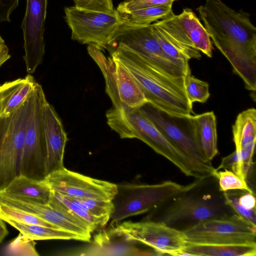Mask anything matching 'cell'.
Listing matches in <instances>:
<instances>
[{"instance_id":"obj_4","label":"cell","mask_w":256,"mask_h":256,"mask_svg":"<svg viewBox=\"0 0 256 256\" xmlns=\"http://www.w3.org/2000/svg\"><path fill=\"white\" fill-rule=\"evenodd\" d=\"M200 180L162 204V210L155 220L182 231L206 220L235 213L220 190L202 191Z\"/></svg>"},{"instance_id":"obj_38","label":"cell","mask_w":256,"mask_h":256,"mask_svg":"<svg viewBox=\"0 0 256 256\" xmlns=\"http://www.w3.org/2000/svg\"><path fill=\"white\" fill-rule=\"evenodd\" d=\"M80 8L102 12H114L112 0H74Z\"/></svg>"},{"instance_id":"obj_12","label":"cell","mask_w":256,"mask_h":256,"mask_svg":"<svg viewBox=\"0 0 256 256\" xmlns=\"http://www.w3.org/2000/svg\"><path fill=\"white\" fill-rule=\"evenodd\" d=\"M114 224L116 230L150 247L158 256H178L188 243L183 231L157 220L124 221Z\"/></svg>"},{"instance_id":"obj_35","label":"cell","mask_w":256,"mask_h":256,"mask_svg":"<svg viewBox=\"0 0 256 256\" xmlns=\"http://www.w3.org/2000/svg\"><path fill=\"white\" fill-rule=\"evenodd\" d=\"M240 192L234 190L223 192L225 201L233 211L239 216L256 224V210H248L242 206L238 202Z\"/></svg>"},{"instance_id":"obj_24","label":"cell","mask_w":256,"mask_h":256,"mask_svg":"<svg viewBox=\"0 0 256 256\" xmlns=\"http://www.w3.org/2000/svg\"><path fill=\"white\" fill-rule=\"evenodd\" d=\"M198 139L206 158L210 162L218 154L216 117L213 112L194 115Z\"/></svg>"},{"instance_id":"obj_36","label":"cell","mask_w":256,"mask_h":256,"mask_svg":"<svg viewBox=\"0 0 256 256\" xmlns=\"http://www.w3.org/2000/svg\"><path fill=\"white\" fill-rule=\"evenodd\" d=\"M178 0H124L116 9L117 12L133 10L158 5H172Z\"/></svg>"},{"instance_id":"obj_39","label":"cell","mask_w":256,"mask_h":256,"mask_svg":"<svg viewBox=\"0 0 256 256\" xmlns=\"http://www.w3.org/2000/svg\"><path fill=\"white\" fill-rule=\"evenodd\" d=\"M18 0H0V22H10V14L18 7Z\"/></svg>"},{"instance_id":"obj_30","label":"cell","mask_w":256,"mask_h":256,"mask_svg":"<svg viewBox=\"0 0 256 256\" xmlns=\"http://www.w3.org/2000/svg\"><path fill=\"white\" fill-rule=\"evenodd\" d=\"M69 198L90 214L96 217H106L110 219L114 209L112 200L86 198Z\"/></svg>"},{"instance_id":"obj_2","label":"cell","mask_w":256,"mask_h":256,"mask_svg":"<svg viewBox=\"0 0 256 256\" xmlns=\"http://www.w3.org/2000/svg\"><path fill=\"white\" fill-rule=\"evenodd\" d=\"M110 48L111 57L120 62L134 78L148 102L166 112L185 116L193 113L185 88L186 76L164 72L134 52L122 46Z\"/></svg>"},{"instance_id":"obj_20","label":"cell","mask_w":256,"mask_h":256,"mask_svg":"<svg viewBox=\"0 0 256 256\" xmlns=\"http://www.w3.org/2000/svg\"><path fill=\"white\" fill-rule=\"evenodd\" d=\"M0 192L20 200L46 204L50 200L52 191L44 180H34L20 174Z\"/></svg>"},{"instance_id":"obj_18","label":"cell","mask_w":256,"mask_h":256,"mask_svg":"<svg viewBox=\"0 0 256 256\" xmlns=\"http://www.w3.org/2000/svg\"><path fill=\"white\" fill-rule=\"evenodd\" d=\"M6 204L36 215L46 222L80 236L82 240L90 242L92 233L90 228L79 219L48 204H40L8 197Z\"/></svg>"},{"instance_id":"obj_42","label":"cell","mask_w":256,"mask_h":256,"mask_svg":"<svg viewBox=\"0 0 256 256\" xmlns=\"http://www.w3.org/2000/svg\"><path fill=\"white\" fill-rule=\"evenodd\" d=\"M8 234L4 221L0 218V242H2Z\"/></svg>"},{"instance_id":"obj_13","label":"cell","mask_w":256,"mask_h":256,"mask_svg":"<svg viewBox=\"0 0 256 256\" xmlns=\"http://www.w3.org/2000/svg\"><path fill=\"white\" fill-rule=\"evenodd\" d=\"M154 23L175 42L194 57L200 59V52L212 57L213 46L210 38L204 26L194 12L184 8L179 14H174Z\"/></svg>"},{"instance_id":"obj_40","label":"cell","mask_w":256,"mask_h":256,"mask_svg":"<svg viewBox=\"0 0 256 256\" xmlns=\"http://www.w3.org/2000/svg\"><path fill=\"white\" fill-rule=\"evenodd\" d=\"M238 203L243 208L248 210H256V198L254 194L248 192H240Z\"/></svg>"},{"instance_id":"obj_3","label":"cell","mask_w":256,"mask_h":256,"mask_svg":"<svg viewBox=\"0 0 256 256\" xmlns=\"http://www.w3.org/2000/svg\"><path fill=\"white\" fill-rule=\"evenodd\" d=\"M108 124L121 138H138L166 158L188 176L201 179L215 176L189 158L174 146L154 126L140 108L123 105L110 114Z\"/></svg>"},{"instance_id":"obj_14","label":"cell","mask_w":256,"mask_h":256,"mask_svg":"<svg viewBox=\"0 0 256 256\" xmlns=\"http://www.w3.org/2000/svg\"><path fill=\"white\" fill-rule=\"evenodd\" d=\"M52 192L72 198L112 200L118 185L70 170L64 167L47 175L44 179Z\"/></svg>"},{"instance_id":"obj_23","label":"cell","mask_w":256,"mask_h":256,"mask_svg":"<svg viewBox=\"0 0 256 256\" xmlns=\"http://www.w3.org/2000/svg\"><path fill=\"white\" fill-rule=\"evenodd\" d=\"M183 252L191 256H255L256 243L204 244L188 242Z\"/></svg>"},{"instance_id":"obj_5","label":"cell","mask_w":256,"mask_h":256,"mask_svg":"<svg viewBox=\"0 0 256 256\" xmlns=\"http://www.w3.org/2000/svg\"><path fill=\"white\" fill-rule=\"evenodd\" d=\"M171 180L155 184L118 185V192L112 200L114 209L110 220L117 224L130 216L157 208L171 198L188 189Z\"/></svg>"},{"instance_id":"obj_8","label":"cell","mask_w":256,"mask_h":256,"mask_svg":"<svg viewBox=\"0 0 256 256\" xmlns=\"http://www.w3.org/2000/svg\"><path fill=\"white\" fill-rule=\"evenodd\" d=\"M31 94L9 117L0 118V191L20 175Z\"/></svg>"},{"instance_id":"obj_25","label":"cell","mask_w":256,"mask_h":256,"mask_svg":"<svg viewBox=\"0 0 256 256\" xmlns=\"http://www.w3.org/2000/svg\"><path fill=\"white\" fill-rule=\"evenodd\" d=\"M88 52L104 75L106 92L112 100L113 107L118 109L121 108L122 104L120 100L117 88L115 62L111 56L106 58L102 50L94 46L88 45Z\"/></svg>"},{"instance_id":"obj_1","label":"cell","mask_w":256,"mask_h":256,"mask_svg":"<svg viewBox=\"0 0 256 256\" xmlns=\"http://www.w3.org/2000/svg\"><path fill=\"white\" fill-rule=\"evenodd\" d=\"M196 10L214 44L228 60L246 88L256 90V28L250 14L222 0H206Z\"/></svg>"},{"instance_id":"obj_17","label":"cell","mask_w":256,"mask_h":256,"mask_svg":"<svg viewBox=\"0 0 256 256\" xmlns=\"http://www.w3.org/2000/svg\"><path fill=\"white\" fill-rule=\"evenodd\" d=\"M90 244L76 253L75 256H156L155 251L142 250L136 246L138 242L116 230L101 229L90 240Z\"/></svg>"},{"instance_id":"obj_19","label":"cell","mask_w":256,"mask_h":256,"mask_svg":"<svg viewBox=\"0 0 256 256\" xmlns=\"http://www.w3.org/2000/svg\"><path fill=\"white\" fill-rule=\"evenodd\" d=\"M36 82L31 74L0 84V118L9 117L27 99Z\"/></svg>"},{"instance_id":"obj_28","label":"cell","mask_w":256,"mask_h":256,"mask_svg":"<svg viewBox=\"0 0 256 256\" xmlns=\"http://www.w3.org/2000/svg\"><path fill=\"white\" fill-rule=\"evenodd\" d=\"M48 204L50 206L62 210L79 219L87 224L92 232L104 226L110 220L108 218H98L92 215L70 198L53 192Z\"/></svg>"},{"instance_id":"obj_33","label":"cell","mask_w":256,"mask_h":256,"mask_svg":"<svg viewBox=\"0 0 256 256\" xmlns=\"http://www.w3.org/2000/svg\"><path fill=\"white\" fill-rule=\"evenodd\" d=\"M185 88L189 101L193 104L198 102L204 103L210 97L208 84L189 73L186 76Z\"/></svg>"},{"instance_id":"obj_31","label":"cell","mask_w":256,"mask_h":256,"mask_svg":"<svg viewBox=\"0 0 256 256\" xmlns=\"http://www.w3.org/2000/svg\"><path fill=\"white\" fill-rule=\"evenodd\" d=\"M0 218H6L26 224H38L58 228L36 215L4 204H0Z\"/></svg>"},{"instance_id":"obj_26","label":"cell","mask_w":256,"mask_h":256,"mask_svg":"<svg viewBox=\"0 0 256 256\" xmlns=\"http://www.w3.org/2000/svg\"><path fill=\"white\" fill-rule=\"evenodd\" d=\"M172 6L158 5L117 12L122 23L132 26H147L173 15Z\"/></svg>"},{"instance_id":"obj_7","label":"cell","mask_w":256,"mask_h":256,"mask_svg":"<svg viewBox=\"0 0 256 256\" xmlns=\"http://www.w3.org/2000/svg\"><path fill=\"white\" fill-rule=\"evenodd\" d=\"M122 46L138 54L169 75L181 78L191 72L178 61L168 55L154 36L152 24L132 26L122 23L107 48Z\"/></svg>"},{"instance_id":"obj_22","label":"cell","mask_w":256,"mask_h":256,"mask_svg":"<svg viewBox=\"0 0 256 256\" xmlns=\"http://www.w3.org/2000/svg\"><path fill=\"white\" fill-rule=\"evenodd\" d=\"M116 65V85L122 104L132 108H140L148 102L144 92L128 70L112 58Z\"/></svg>"},{"instance_id":"obj_15","label":"cell","mask_w":256,"mask_h":256,"mask_svg":"<svg viewBox=\"0 0 256 256\" xmlns=\"http://www.w3.org/2000/svg\"><path fill=\"white\" fill-rule=\"evenodd\" d=\"M48 0H26L21 28L23 32L26 72L32 74L43 60L45 52L44 23Z\"/></svg>"},{"instance_id":"obj_41","label":"cell","mask_w":256,"mask_h":256,"mask_svg":"<svg viewBox=\"0 0 256 256\" xmlns=\"http://www.w3.org/2000/svg\"><path fill=\"white\" fill-rule=\"evenodd\" d=\"M9 50L0 36V67L10 58Z\"/></svg>"},{"instance_id":"obj_16","label":"cell","mask_w":256,"mask_h":256,"mask_svg":"<svg viewBox=\"0 0 256 256\" xmlns=\"http://www.w3.org/2000/svg\"><path fill=\"white\" fill-rule=\"evenodd\" d=\"M42 126L46 148V174L64 168V156L68 141L62 120L54 106L44 99Z\"/></svg>"},{"instance_id":"obj_34","label":"cell","mask_w":256,"mask_h":256,"mask_svg":"<svg viewBox=\"0 0 256 256\" xmlns=\"http://www.w3.org/2000/svg\"><path fill=\"white\" fill-rule=\"evenodd\" d=\"M34 240L20 233L17 238L6 248L8 254L38 256Z\"/></svg>"},{"instance_id":"obj_32","label":"cell","mask_w":256,"mask_h":256,"mask_svg":"<svg viewBox=\"0 0 256 256\" xmlns=\"http://www.w3.org/2000/svg\"><path fill=\"white\" fill-rule=\"evenodd\" d=\"M215 177L217 179L218 189L222 192L228 190H239L254 193L246 180L231 170L227 169L218 170Z\"/></svg>"},{"instance_id":"obj_11","label":"cell","mask_w":256,"mask_h":256,"mask_svg":"<svg viewBox=\"0 0 256 256\" xmlns=\"http://www.w3.org/2000/svg\"><path fill=\"white\" fill-rule=\"evenodd\" d=\"M46 96L42 86L36 82L31 94L20 174L44 180L46 176V148L42 126V107Z\"/></svg>"},{"instance_id":"obj_6","label":"cell","mask_w":256,"mask_h":256,"mask_svg":"<svg viewBox=\"0 0 256 256\" xmlns=\"http://www.w3.org/2000/svg\"><path fill=\"white\" fill-rule=\"evenodd\" d=\"M140 109L177 148L198 165L216 173L199 144L194 116L170 114L148 102Z\"/></svg>"},{"instance_id":"obj_29","label":"cell","mask_w":256,"mask_h":256,"mask_svg":"<svg viewBox=\"0 0 256 256\" xmlns=\"http://www.w3.org/2000/svg\"><path fill=\"white\" fill-rule=\"evenodd\" d=\"M152 33L164 52L186 68H190L189 60L194 56L170 38L154 22L152 24Z\"/></svg>"},{"instance_id":"obj_21","label":"cell","mask_w":256,"mask_h":256,"mask_svg":"<svg viewBox=\"0 0 256 256\" xmlns=\"http://www.w3.org/2000/svg\"><path fill=\"white\" fill-rule=\"evenodd\" d=\"M236 150L254 154L256 142V110L250 108L240 113L232 127Z\"/></svg>"},{"instance_id":"obj_37","label":"cell","mask_w":256,"mask_h":256,"mask_svg":"<svg viewBox=\"0 0 256 256\" xmlns=\"http://www.w3.org/2000/svg\"><path fill=\"white\" fill-rule=\"evenodd\" d=\"M227 169L232 171L242 178L246 180L247 176L245 174L244 166L236 150L229 155L222 158L221 162L216 170Z\"/></svg>"},{"instance_id":"obj_27","label":"cell","mask_w":256,"mask_h":256,"mask_svg":"<svg viewBox=\"0 0 256 256\" xmlns=\"http://www.w3.org/2000/svg\"><path fill=\"white\" fill-rule=\"evenodd\" d=\"M2 219L18 230L24 236L32 240H75L82 241L80 236L64 230L38 224H24L6 218Z\"/></svg>"},{"instance_id":"obj_9","label":"cell","mask_w":256,"mask_h":256,"mask_svg":"<svg viewBox=\"0 0 256 256\" xmlns=\"http://www.w3.org/2000/svg\"><path fill=\"white\" fill-rule=\"evenodd\" d=\"M72 38L102 50L106 49L122 24L118 13L88 10L74 6L64 8Z\"/></svg>"},{"instance_id":"obj_10","label":"cell","mask_w":256,"mask_h":256,"mask_svg":"<svg viewBox=\"0 0 256 256\" xmlns=\"http://www.w3.org/2000/svg\"><path fill=\"white\" fill-rule=\"evenodd\" d=\"M182 231L188 243H256V225L236 213L206 220Z\"/></svg>"}]
</instances>
